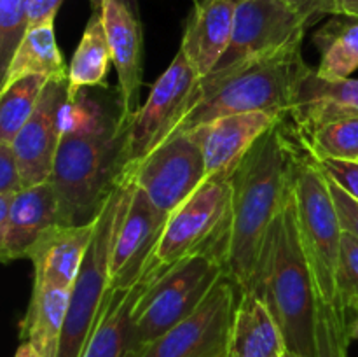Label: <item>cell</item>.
Listing matches in <instances>:
<instances>
[{
	"label": "cell",
	"mask_w": 358,
	"mask_h": 357,
	"mask_svg": "<svg viewBox=\"0 0 358 357\" xmlns=\"http://www.w3.org/2000/svg\"><path fill=\"white\" fill-rule=\"evenodd\" d=\"M129 115L119 94L86 90L69 100L49 181L59 200L62 223L87 224L114 191L126 167Z\"/></svg>",
	"instance_id": "6da1fadb"
},
{
	"label": "cell",
	"mask_w": 358,
	"mask_h": 357,
	"mask_svg": "<svg viewBox=\"0 0 358 357\" xmlns=\"http://www.w3.org/2000/svg\"><path fill=\"white\" fill-rule=\"evenodd\" d=\"M285 119L262 135L229 178L233 200L226 270L240 290L252 289L269 227L292 191L294 168L301 154Z\"/></svg>",
	"instance_id": "7a4b0ae2"
},
{
	"label": "cell",
	"mask_w": 358,
	"mask_h": 357,
	"mask_svg": "<svg viewBox=\"0 0 358 357\" xmlns=\"http://www.w3.org/2000/svg\"><path fill=\"white\" fill-rule=\"evenodd\" d=\"M301 46L303 41L294 42L199 79L187 107L159 144L226 115L268 112L287 118L301 80L311 70Z\"/></svg>",
	"instance_id": "3957f363"
},
{
	"label": "cell",
	"mask_w": 358,
	"mask_h": 357,
	"mask_svg": "<svg viewBox=\"0 0 358 357\" xmlns=\"http://www.w3.org/2000/svg\"><path fill=\"white\" fill-rule=\"evenodd\" d=\"M250 290L271 312L287 349L317 357L320 294L301 240L292 191L269 227Z\"/></svg>",
	"instance_id": "277c9868"
},
{
	"label": "cell",
	"mask_w": 358,
	"mask_h": 357,
	"mask_svg": "<svg viewBox=\"0 0 358 357\" xmlns=\"http://www.w3.org/2000/svg\"><path fill=\"white\" fill-rule=\"evenodd\" d=\"M226 273V255L219 251H199L168 268H156L133 308L124 357H131L198 310Z\"/></svg>",
	"instance_id": "5b68a950"
},
{
	"label": "cell",
	"mask_w": 358,
	"mask_h": 357,
	"mask_svg": "<svg viewBox=\"0 0 358 357\" xmlns=\"http://www.w3.org/2000/svg\"><path fill=\"white\" fill-rule=\"evenodd\" d=\"M133 182L121 178L94 217L91 244L70 289L65 326L56 357H80L110 290V255L115 230L128 205Z\"/></svg>",
	"instance_id": "8992f818"
},
{
	"label": "cell",
	"mask_w": 358,
	"mask_h": 357,
	"mask_svg": "<svg viewBox=\"0 0 358 357\" xmlns=\"http://www.w3.org/2000/svg\"><path fill=\"white\" fill-rule=\"evenodd\" d=\"M292 195L301 240L317 280L320 301L334 303L338 301L336 270L345 231L339 223L327 175L311 154L301 156L294 168Z\"/></svg>",
	"instance_id": "52a82bcc"
},
{
	"label": "cell",
	"mask_w": 358,
	"mask_h": 357,
	"mask_svg": "<svg viewBox=\"0 0 358 357\" xmlns=\"http://www.w3.org/2000/svg\"><path fill=\"white\" fill-rule=\"evenodd\" d=\"M229 181L205 178L203 184L168 216L166 226L154 251V266L168 268L199 251L226 255L231 227Z\"/></svg>",
	"instance_id": "ba28073f"
},
{
	"label": "cell",
	"mask_w": 358,
	"mask_h": 357,
	"mask_svg": "<svg viewBox=\"0 0 358 357\" xmlns=\"http://www.w3.org/2000/svg\"><path fill=\"white\" fill-rule=\"evenodd\" d=\"M240 287L226 275L198 310L131 357H227Z\"/></svg>",
	"instance_id": "9c48e42d"
},
{
	"label": "cell",
	"mask_w": 358,
	"mask_h": 357,
	"mask_svg": "<svg viewBox=\"0 0 358 357\" xmlns=\"http://www.w3.org/2000/svg\"><path fill=\"white\" fill-rule=\"evenodd\" d=\"M121 178L131 181L170 216L206 178L203 149L191 133L173 136L124 170Z\"/></svg>",
	"instance_id": "30bf717a"
},
{
	"label": "cell",
	"mask_w": 358,
	"mask_h": 357,
	"mask_svg": "<svg viewBox=\"0 0 358 357\" xmlns=\"http://www.w3.org/2000/svg\"><path fill=\"white\" fill-rule=\"evenodd\" d=\"M198 83L199 77L184 52L178 49L170 66L150 88L143 105L129 115L124 170L159 146L178 115L187 107Z\"/></svg>",
	"instance_id": "8fae6325"
},
{
	"label": "cell",
	"mask_w": 358,
	"mask_h": 357,
	"mask_svg": "<svg viewBox=\"0 0 358 357\" xmlns=\"http://www.w3.org/2000/svg\"><path fill=\"white\" fill-rule=\"evenodd\" d=\"M310 24L313 20L285 0H241L233 38L215 70L303 41Z\"/></svg>",
	"instance_id": "7c38bea8"
},
{
	"label": "cell",
	"mask_w": 358,
	"mask_h": 357,
	"mask_svg": "<svg viewBox=\"0 0 358 357\" xmlns=\"http://www.w3.org/2000/svg\"><path fill=\"white\" fill-rule=\"evenodd\" d=\"M166 220V214L154 206L149 196L133 184L112 244L110 289L131 287L152 272L154 251Z\"/></svg>",
	"instance_id": "4fadbf2b"
},
{
	"label": "cell",
	"mask_w": 358,
	"mask_h": 357,
	"mask_svg": "<svg viewBox=\"0 0 358 357\" xmlns=\"http://www.w3.org/2000/svg\"><path fill=\"white\" fill-rule=\"evenodd\" d=\"M69 100V77H51L37 108L10 144L27 188L51 178Z\"/></svg>",
	"instance_id": "5bb4252c"
},
{
	"label": "cell",
	"mask_w": 358,
	"mask_h": 357,
	"mask_svg": "<svg viewBox=\"0 0 358 357\" xmlns=\"http://www.w3.org/2000/svg\"><path fill=\"white\" fill-rule=\"evenodd\" d=\"M285 115L245 112L219 118L191 130L205 156L206 178L229 181L252 147Z\"/></svg>",
	"instance_id": "9a60e30c"
},
{
	"label": "cell",
	"mask_w": 358,
	"mask_h": 357,
	"mask_svg": "<svg viewBox=\"0 0 358 357\" xmlns=\"http://www.w3.org/2000/svg\"><path fill=\"white\" fill-rule=\"evenodd\" d=\"M62 224L59 200L52 182L28 186L13 196L9 223L0 231V258L3 262L30 259L42 238Z\"/></svg>",
	"instance_id": "2e32d148"
},
{
	"label": "cell",
	"mask_w": 358,
	"mask_h": 357,
	"mask_svg": "<svg viewBox=\"0 0 358 357\" xmlns=\"http://www.w3.org/2000/svg\"><path fill=\"white\" fill-rule=\"evenodd\" d=\"M103 21L110 46L112 63L119 80V97L126 115L138 108V91L142 88L143 41L142 28L135 13L124 0H93Z\"/></svg>",
	"instance_id": "e0dca14e"
},
{
	"label": "cell",
	"mask_w": 358,
	"mask_h": 357,
	"mask_svg": "<svg viewBox=\"0 0 358 357\" xmlns=\"http://www.w3.org/2000/svg\"><path fill=\"white\" fill-rule=\"evenodd\" d=\"M241 0H201L194 6L180 51L199 79L217 69L233 38L234 16Z\"/></svg>",
	"instance_id": "ac0fdd59"
},
{
	"label": "cell",
	"mask_w": 358,
	"mask_h": 357,
	"mask_svg": "<svg viewBox=\"0 0 358 357\" xmlns=\"http://www.w3.org/2000/svg\"><path fill=\"white\" fill-rule=\"evenodd\" d=\"M290 118L301 139L339 119L358 115V79H324L313 69L297 88Z\"/></svg>",
	"instance_id": "d6986e66"
},
{
	"label": "cell",
	"mask_w": 358,
	"mask_h": 357,
	"mask_svg": "<svg viewBox=\"0 0 358 357\" xmlns=\"http://www.w3.org/2000/svg\"><path fill=\"white\" fill-rule=\"evenodd\" d=\"M93 230L94 219L73 226L62 224L45 234L30 255L35 270L34 284L72 289L93 238Z\"/></svg>",
	"instance_id": "ffe728a7"
},
{
	"label": "cell",
	"mask_w": 358,
	"mask_h": 357,
	"mask_svg": "<svg viewBox=\"0 0 358 357\" xmlns=\"http://www.w3.org/2000/svg\"><path fill=\"white\" fill-rule=\"evenodd\" d=\"M285 340L275 317L254 290H240L227 357H282Z\"/></svg>",
	"instance_id": "44dd1931"
},
{
	"label": "cell",
	"mask_w": 358,
	"mask_h": 357,
	"mask_svg": "<svg viewBox=\"0 0 358 357\" xmlns=\"http://www.w3.org/2000/svg\"><path fill=\"white\" fill-rule=\"evenodd\" d=\"M156 266L140 282L124 289H110L105 298L93 332L80 357H124L128 349L131 315L140 294L149 284Z\"/></svg>",
	"instance_id": "7402d4cb"
},
{
	"label": "cell",
	"mask_w": 358,
	"mask_h": 357,
	"mask_svg": "<svg viewBox=\"0 0 358 357\" xmlns=\"http://www.w3.org/2000/svg\"><path fill=\"white\" fill-rule=\"evenodd\" d=\"M70 289L34 284L30 304L20 324V336L30 342L42 357H56L65 326Z\"/></svg>",
	"instance_id": "603a6c76"
},
{
	"label": "cell",
	"mask_w": 358,
	"mask_h": 357,
	"mask_svg": "<svg viewBox=\"0 0 358 357\" xmlns=\"http://www.w3.org/2000/svg\"><path fill=\"white\" fill-rule=\"evenodd\" d=\"M55 20L56 18H52L44 23L27 28L10 58L9 66L2 74V86L31 74L69 77V66L65 65V59L56 42Z\"/></svg>",
	"instance_id": "cb8c5ba5"
},
{
	"label": "cell",
	"mask_w": 358,
	"mask_h": 357,
	"mask_svg": "<svg viewBox=\"0 0 358 357\" xmlns=\"http://www.w3.org/2000/svg\"><path fill=\"white\" fill-rule=\"evenodd\" d=\"M110 46L105 34L103 21L98 7L91 14L69 66L70 100H76L84 90L108 88L107 74L110 70Z\"/></svg>",
	"instance_id": "d4e9b609"
},
{
	"label": "cell",
	"mask_w": 358,
	"mask_h": 357,
	"mask_svg": "<svg viewBox=\"0 0 358 357\" xmlns=\"http://www.w3.org/2000/svg\"><path fill=\"white\" fill-rule=\"evenodd\" d=\"M320 52L315 72L324 79H346L358 69V18L336 14L313 37Z\"/></svg>",
	"instance_id": "484cf974"
},
{
	"label": "cell",
	"mask_w": 358,
	"mask_h": 357,
	"mask_svg": "<svg viewBox=\"0 0 358 357\" xmlns=\"http://www.w3.org/2000/svg\"><path fill=\"white\" fill-rule=\"evenodd\" d=\"M49 79L51 77L31 74L3 84L0 93V142L13 144L20 130L37 108Z\"/></svg>",
	"instance_id": "4316f807"
},
{
	"label": "cell",
	"mask_w": 358,
	"mask_h": 357,
	"mask_svg": "<svg viewBox=\"0 0 358 357\" xmlns=\"http://www.w3.org/2000/svg\"><path fill=\"white\" fill-rule=\"evenodd\" d=\"M304 146L317 160L358 161V115L315 130L304 139Z\"/></svg>",
	"instance_id": "83f0119b"
},
{
	"label": "cell",
	"mask_w": 358,
	"mask_h": 357,
	"mask_svg": "<svg viewBox=\"0 0 358 357\" xmlns=\"http://www.w3.org/2000/svg\"><path fill=\"white\" fill-rule=\"evenodd\" d=\"M352 324L348 312L338 301H320L317 324V357H348L352 342Z\"/></svg>",
	"instance_id": "f1b7e54d"
},
{
	"label": "cell",
	"mask_w": 358,
	"mask_h": 357,
	"mask_svg": "<svg viewBox=\"0 0 358 357\" xmlns=\"http://www.w3.org/2000/svg\"><path fill=\"white\" fill-rule=\"evenodd\" d=\"M336 290L343 308L358 315V240L350 233H343L341 238Z\"/></svg>",
	"instance_id": "f546056e"
},
{
	"label": "cell",
	"mask_w": 358,
	"mask_h": 357,
	"mask_svg": "<svg viewBox=\"0 0 358 357\" xmlns=\"http://www.w3.org/2000/svg\"><path fill=\"white\" fill-rule=\"evenodd\" d=\"M27 31L24 0H0V70L9 66L17 44Z\"/></svg>",
	"instance_id": "4dcf8cb0"
},
{
	"label": "cell",
	"mask_w": 358,
	"mask_h": 357,
	"mask_svg": "<svg viewBox=\"0 0 358 357\" xmlns=\"http://www.w3.org/2000/svg\"><path fill=\"white\" fill-rule=\"evenodd\" d=\"M27 188L10 144L0 142V195H17Z\"/></svg>",
	"instance_id": "1f68e13d"
},
{
	"label": "cell",
	"mask_w": 358,
	"mask_h": 357,
	"mask_svg": "<svg viewBox=\"0 0 358 357\" xmlns=\"http://www.w3.org/2000/svg\"><path fill=\"white\" fill-rule=\"evenodd\" d=\"M324 174L358 202V161L317 160Z\"/></svg>",
	"instance_id": "d6a6232c"
},
{
	"label": "cell",
	"mask_w": 358,
	"mask_h": 357,
	"mask_svg": "<svg viewBox=\"0 0 358 357\" xmlns=\"http://www.w3.org/2000/svg\"><path fill=\"white\" fill-rule=\"evenodd\" d=\"M329 184H331L332 198H334V205L336 210H338L343 231L353 234L358 240V202L353 196H350L345 189L339 188L336 182H332L331 178H329Z\"/></svg>",
	"instance_id": "836d02e7"
},
{
	"label": "cell",
	"mask_w": 358,
	"mask_h": 357,
	"mask_svg": "<svg viewBox=\"0 0 358 357\" xmlns=\"http://www.w3.org/2000/svg\"><path fill=\"white\" fill-rule=\"evenodd\" d=\"M62 4L63 0H24V21H27V28L56 18Z\"/></svg>",
	"instance_id": "e575fe53"
},
{
	"label": "cell",
	"mask_w": 358,
	"mask_h": 357,
	"mask_svg": "<svg viewBox=\"0 0 358 357\" xmlns=\"http://www.w3.org/2000/svg\"><path fill=\"white\" fill-rule=\"evenodd\" d=\"M285 2L292 4L297 9H301L303 13H306L308 16L315 21H318V18L324 16V10H322V0H285Z\"/></svg>",
	"instance_id": "d590c367"
},
{
	"label": "cell",
	"mask_w": 358,
	"mask_h": 357,
	"mask_svg": "<svg viewBox=\"0 0 358 357\" xmlns=\"http://www.w3.org/2000/svg\"><path fill=\"white\" fill-rule=\"evenodd\" d=\"M14 357H42V356L30 342H21V345L17 346Z\"/></svg>",
	"instance_id": "8d00e7d4"
},
{
	"label": "cell",
	"mask_w": 358,
	"mask_h": 357,
	"mask_svg": "<svg viewBox=\"0 0 358 357\" xmlns=\"http://www.w3.org/2000/svg\"><path fill=\"white\" fill-rule=\"evenodd\" d=\"M341 6H343V0H322V10L324 14H341Z\"/></svg>",
	"instance_id": "74e56055"
},
{
	"label": "cell",
	"mask_w": 358,
	"mask_h": 357,
	"mask_svg": "<svg viewBox=\"0 0 358 357\" xmlns=\"http://www.w3.org/2000/svg\"><path fill=\"white\" fill-rule=\"evenodd\" d=\"M341 14L358 18V0H343Z\"/></svg>",
	"instance_id": "f35d334b"
},
{
	"label": "cell",
	"mask_w": 358,
	"mask_h": 357,
	"mask_svg": "<svg viewBox=\"0 0 358 357\" xmlns=\"http://www.w3.org/2000/svg\"><path fill=\"white\" fill-rule=\"evenodd\" d=\"M352 338L358 340V315H357L355 322H353V324H352Z\"/></svg>",
	"instance_id": "ab89813d"
},
{
	"label": "cell",
	"mask_w": 358,
	"mask_h": 357,
	"mask_svg": "<svg viewBox=\"0 0 358 357\" xmlns=\"http://www.w3.org/2000/svg\"><path fill=\"white\" fill-rule=\"evenodd\" d=\"M282 357H304V356H301V354H297V352H292V350H289V349H287L285 352L282 354Z\"/></svg>",
	"instance_id": "60d3db41"
}]
</instances>
